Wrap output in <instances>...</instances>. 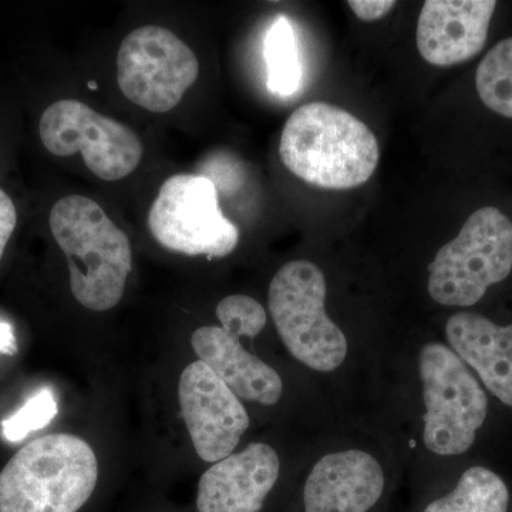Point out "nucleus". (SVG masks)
<instances>
[{"mask_svg": "<svg viewBox=\"0 0 512 512\" xmlns=\"http://www.w3.org/2000/svg\"><path fill=\"white\" fill-rule=\"evenodd\" d=\"M386 477L375 457L360 450L320 458L306 478L303 512H370L383 498Z\"/></svg>", "mask_w": 512, "mask_h": 512, "instance_id": "nucleus-12", "label": "nucleus"}, {"mask_svg": "<svg viewBox=\"0 0 512 512\" xmlns=\"http://www.w3.org/2000/svg\"><path fill=\"white\" fill-rule=\"evenodd\" d=\"M18 212L15 204L5 191L0 190V261L5 254L6 245L16 228Z\"/></svg>", "mask_w": 512, "mask_h": 512, "instance_id": "nucleus-21", "label": "nucleus"}, {"mask_svg": "<svg viewBox=\"0 0 512 512\" xmlns=\"http://www.w3.org/2000/svg\"><path fill=\"white\" fill-rule=\"evenodd\" d=\"M282 163L305 183L350 190L367 183L379 164L373 131L349 111L315 101L293 111L282 131Z\"/></svg>", "mask_w": 512, "mask_h": 512, "instance_id": "nucleus-1", "label": "nucleus"}, {"mask_svg": "<svg viewBox=\"0 0 512 512\" xmlns=\"http://www.w3.org/2000/svg\"><path fill=\"white\" fill-rule=\"evenodd\" d=\"M429 271L434 301L446 306L476 305L490 286L511 274L510 218L497 208H480L460 234L437 252Z\"/></svg>", "mask_w": 512, "mask_h": 512, "instance_id": "nucleus-5", "label": "nucleus"}, {"mask_svg": "<svg viewBox=\"0 0 512 512\" xmlns=\"http://www.w3.org/2000/svg\"><path fill=\"white\" fill-rule=\"evenodd\" d=\"M419 365L426 406L424 444L439 456L466 453L487 417V394L463 359L446 345L424 346Z\"/></svg>", "mask_w": 512, "mask_h": 512, "instance_id": "nucleus-6", "label": "nucleus"}, {"mask_svg": "<svg viewBox=\"0 0 512 512\" xmlns=\"http://www.w3.org/2000/svg\"><path fill=\"white\" fill-rule=\"evenodd\" d=\"M147 224L161 247L188 256L224 258L239 242L237 225L222 214L217 187L205 175L168 178L151 205Z\"/></svg>", "mask_w": 512, "mask_h": 512, "instance_id": "nucleus-7", "label": "nucleus"}, {"mask_svg": "<svg viewBox=\"0 0 512 512\" xmlns=\"http://www.w3.org/2000/svg\"><path fill=\"white\" fill-rule=\"evenodd\" d=\"M195 355L205 363L239 399L274 406L284 392L275 369L248 352L232 335L218 326H202L191 336Z\"/></svg>", "mask_w": 512, "mask_h": 512, "instance_id": "nucleus-14", "label": "nucleus"}, {"mask_svg": "<svg viewBox=\"0 0 512 512\" xmlns=\"http://www.w3.org/2000/svg\"><path fill=\"white\" fill-rule=\"evenodd\" d=\"M325 299V275L303 259L282 266L269 285V312L282 342L316 372L338 369L348 355V340L326 313Z\"/></svg>", "mask_w": 512, "mask_h": 512, "instance_id": "nucleus-4", "label": "nucleus"}, {"mask_svg": "<svg viewBox=\"0 0 512 512\" xmlns=\"http://www.w3.org/2000/svg\"><path fill=\"white\" fill-rule=\"evenodd\" d=\"M476 86L488 109L512 119V37L501 40L481 60Z\"/></svg>", "mask_w": 512, "mask_h": 512, "instance_id": "nucleus-18", "label": "nucleus"}, {"mask_svg": "<svg viewBox=\"0 0 512 512\" xmlns=\"http://www.w3.org/2000/svg\"><path fill=\"white\" fill-rule=\"evenodd\" d=\"M281 474L278 453L252 443L208 468L198 483L197 512H264Z\"/></svg>", "mask_w": 512, "mask_h": 512, "instance_id": "nucleus-11", "label": "nucleus"}, {"mask_svg": "<svg viewBox=\"0 0 512 512\" xmlns=\"http://www.w3.org/2000/svg\"><path fill=\"white\" fill-rule=\"evenodd\" d=\"M495 8L494 0H427L417 25L421 57L439 67L473 59L487 42Z\"/></svg>", "mask_w": 512, "mask_h": 512, "instance_id": "nucleus-13", "label": "nucleus"}, {"mask_svg": "<svg viewBox=\"0 0 512 512\" xmlns=\"http://www.w3.org/2000/svg\"><path fill=\"white\" fill-rule=\"evenodd\" d=\"M59 407L52 390L40 389L18 412L2 421V434L10 443L25 440L30 433L43 429L55 419Z\"/></svg>", "mask_w": 512, "mask_h": 512, "instance_id": "nucleus-19", "label": "nucleus"}, {"mask_svg": "<svg viewBox=\"0 0 512 512\" xmlns=\"http://www.w3.org/2000/svg\"><path fill=\"white\" fill-rule=\"evenodd\" d=\"M264 53L268 89L279 97H289L298 92L302 67L295 30L286 16H278L266 33Z\"/></svg>", "mask_w": 512, "mask_h": 512, "instance_id": "nucleus-17", "label": "nucleus"}, {"mask_svg": "<svg viewBox=\"0 0 512 512\" xmlns=\"http://www.w3.org/2000/svg\"><path fill=\"white\" fill-rule=\"evenodd\" d=\"M39 133L49 153L57 157L82 153L87 168L104 181H119L133 173L144 154L140 137L130 127L79 100H59L47 107Z\"/></svg>", "mask_w": 512, "mask_h": 512, "instance_id": "nucleus-9", "label": "nucleus"}, {"mask_svg": "<svg viewBox=\"0 0 512 512\" xmlns=\"http://www.w3.org/2000/svg\"><path fill=\"white\" fill-rule=\"evenodd\" d=\"M18 343L12 325L8 322H0V355H16Z\"/></svg>", "mask_w": 512, "mask_h": 512, "instance_id": "nucleus-23", "label": "nucleus"}, {"mask_svg": "<svg viewBox=\"0 0 512 512\" xmlns=\"http://www.w3.org/2000/svg\"><path fill=\"white\" fill-rule=\"evenodd\" d=\"M178 402L201 460L218 463L231 456L248 430L249 416L237 394L201 360L181 373Z\"/></svg>", "mask_w": 512, "mask_h": 512, "instance_id": "nucleus-10", "label": "nucleus"}, {"mask_svg": "<svg viewBox=\"0 0 512 512\" xmlns=\"http://www.w3.org/2000/svg\"><path fill=\"white\" fill-rule=\"evenodd\" d=\"M348 5L360 20L375 22L392 12L396 2L393 0H350Z\"/></svg>", "mask_w": 512, "mask_h": 512, "instance_id": "nucleus-22", "label": "nucleus"}, {"mask_svg": "<svg viewBox=\"0 0 512 512\" xmlns=\"http://www.w3.org/2000/svg\"><path fill=\"white\" fill-rule=\"evenodd\" d=\"M221 328L237 335L255 338L264 330L266 312L261 303L247 295H231L218 303L215 311Z\"/></svg>", "mask_w": 512, "mask_h": 512, "instance_id": "nucleus-20", "label": "nucleus"}, {"mask_svg": "<svg viewBox=\"0 0 512 512\" xmlns=\"http://www.w3.org/2000/svg\"><path fill=\"white\" fill-rule=\"evenodd\" d=\"M50 229L69 265L74 299L94 312L116 308L133 268L130 239L96 201L69 195L53 205Z\"/></svg>", "mask_w": 512, "mask_h": 512, "instance_id": "nucleus-2", "label": "nucleus"}, {"mask_svg": "<svg viewBox=\"0 0 512 512\" xmlns=\"http://www.w3.org/2000/svg\"><path fill=\"white\" fill-rule=\"evenodd\" d=\"M446 335L484 386L512 407V323L498 326L478 313L460 312L448 319Z\"/></svg>", "mask_w": 512, "mask_h": 512, "instance_id": "nucleus-15", "label": "nucleus"}, {"mask_svg": "<svg viewBox=\"0 0 512 512\" xmlns=\"http://www.w3.org/2000/svg\"><path fill=\"white\" fill-rule=\"evenodd\" d=\"M99 484L93 448L73 434L30 441L0 471V512H80Z\"/></svg>", "mask_w": 512, "mask_h": 512, "instance_id": "nucleus-3", "label": "nucleus"}, {"mask_svg": "<svg viewBox=\"0 0 512 512\" xmlns=\"http://www.w3.org/2000/svg\"><path fill=\"white\" fill-rule=\"evenodd\" d=\"M510 491L503 478L485 467L464 471L450 493L431 500L421 512H508Z\"/></svg>", "mask_w": 512, "mask_h": 512, "instance_id": "nucleus-16", "label": "nucleus"}, {"mask_svg": "<svg viewBox=\"0 0 512 512\" xmlns=\"http://www.w3.org/2000/svg\"><path fill=\"white\" fill-rule=\"evenodd\" d=\"M200 63L187 43L161 26L133 30L117 55V82L128 100L153 113L173 110L192 84Z\"/></svg>", "mask_w": 512, "mask_h": 512, "instance_id": "nucleus-8", "label": "nucleus"}]
</instances>
